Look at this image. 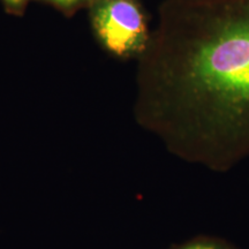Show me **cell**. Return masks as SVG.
<instances>
[{"instance_id":"cell-1","label":"cell","mask_w":249,"mask_h":249,"mask_svg":"<svg viewBox=\"0 0 249 249\" xmlns=\"http://www.w3.org/2000/svg\"><path fill=\"white\" fill-rule=\"evenodd\" d=\"M139 116L176 154L249 156V0H165L141 55Z\"/></svg>"},{"instance_id":"cell-2","label":"cell","mask_w":249,"mask_h":249,"mask_svg":"<svg viewBox=\"0 0 249 249\" xmlns=\"http://www.w3.org/2000/svg\"><path fill=\"white\" fill-rule=\"evenodd\" d=\"M91 18L102 45L117 57H141L150 42L147 18L136 0H96Z\"/></svg>"},{"instance_id":"cell-3","label":"cell","mask_w":249,"mask_h":249,"mask_svg":"<svg viewBox=\"0 0 249 249\" xmlns=\"http://www.w3.org/2000/svg\"><path fill=\"white\" fill-rule=\"evenodd\" d=\"M181 249H226V248L222 247L220 245L213 244V242L201 241V242H195V244H191Z\"/></svg>"},{"instance_id":"cell-4","label":"cell","mask_w":249,"mask_h":249,"mask_svg":"<svg viewBox=\"0 0 249 249\" xmlns=\"http://www.w3.org/2000/svg\"><path fill=\"white\" fill-rule=\"evenodd\" d=\"M52 1L61 6H71L85 1V0H52Z\"/></svg>"},{"instance_id":"cell-5","label":"cell","mask_w":249,"mask_h":249,"mask_svg":"<svg viewBox=\"0 0 249 249\" xmlns=\"http://www.w3.org/2000/svg\"><path fill=\"white\" fill-rule=\"evenodd\" d=\"M6 4L12 6V7H18L20 5H22L26 0H4Z\"/></svg>"}]
</instances>
